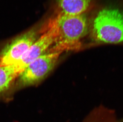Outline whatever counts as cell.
Masks as SVG:
<instances>
[{
	"label": "cell",
	"mask_w": 123,
	"mask_h": 122,
	"mask_svg": "<svg viewBox=\"0 0 123 122\" xmlns=\"http://www.w3.org/2000/svg\"><path fill=\"white\" fill-rule=\"evenodd\" d=\"M48 21L55 30L56 38L47 53H62L80 49L81 40L89 28V22L85 14L75 16L54 14Z\"/></svg>",
	"instance_id": "6da1fadb"
},
{
	"label": "cell",
	"mask_w": 123,
	"mask_h": 122,
	"mask_svg": "<svg viewBox=\"0 0 123 122\" xmlns=\"http://www.w3.org/2000/svg\"><path fill=\"white\" fill-rule=\"evenodd\" d=\"M89 29L92 39L98 43L123 42V12L114 8H102L89 23Z\"/></svg>",
	"instance_id": "7a4b0ae2"
},
{
	"label": "cell",
	"mask_w": 123,
	"mask_h": 122,
	"mask_svg": "<svg viewBox=\"0 0 123 122\" xmlns=\"http://www.w3.org/2000/svg\"><path fill=\"white\" fill-rule=\"evenodd\" d=\"M43 24L34 27L6 44L0 52V66H11L18 61L41 36Z\"/></svg>",
	"instance_id": "3957f363"
},
{
	"label": "cell",
	"mask_w": 123,
	"mask_h": 122,
	"mask_svg": "<svg viewBox=\"0 0 123 122\" xmlns=\"http://www.w3.org/2000/svg\"><path fill=\"white\" fill-rule=\"evenodd\" d=\"M61 53H46L32 61L18 77V87L32 85L43 80L54 67Z\"/></svg>",
	"instance_id": "277c9868"
},
{
	"label": "cell",
	"mask_w": 123,
	"mask_h": 122,
	"mask_svg": "<svg viewBox=\"0 0 123 122\" xmlns=\"http://www.w3.org/2000/svg\"><path fill=\"white\" fill-rule=\"evenodd\" d=\"M43 32L33 44L22 58L14 64L19 74L28 65L37 58L45 54L52 46L55 40L54 28L47 21L43 23Z\"/></svg>",
	"instance_id": "5b68a950"
},
{
	"label": "cell",
	"mask_w": 123,
	"mask_h": 122,
	"mask_svg": "<svg viewBox=\"0 0 123 122\" xmlns=\"http://www.w3.org/2000/svg\"><path fill=\"white\" fill-rule=\"evenodd\" d=\"M91 5V0H55L54 15H82L88 11Z\"/></svg>",
	"instance_id": "8992f818"
},
{
	"label": "cell",
	"mask_w": 123,
	"mask_h": 122,
	"mask_svg": "<svg viewBox=\"0 0 123 122\" xmlns=\"http://www.w3.org/2000/svg\"><path fill=\"white\" fill-rule=\"evenodd\" d=\"M19 75L13 65L0 66V95L8 90Z\"/></svg>",
	"instance_id": "52a82bcc"
},
{
	"label": "cell",
	"mask_w": 123,
	"mask_h": 122,
	"mask_svg": "<svg viewBox=\"0 0 123 122\" xmlns=\"http://www.w3.org/2000/svg\"><path fill=\"white\" fill-rule=\"evenodd\" d=\"M82 122H117L114 113L105 110L93 112Z\"/></svg>",
	"instance_id": "ba28073f"
}]
</instances>
